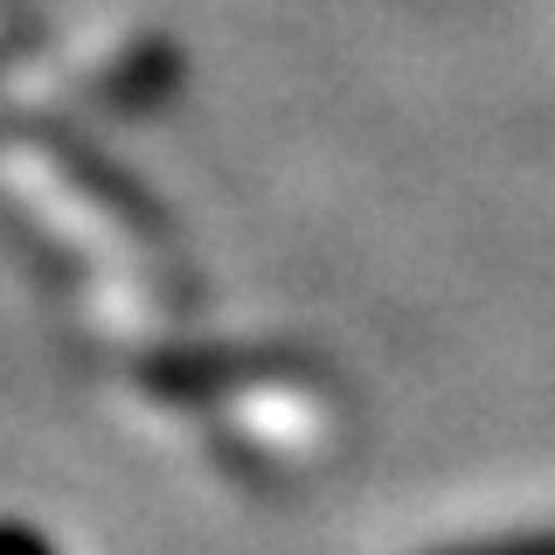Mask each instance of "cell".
Here are the masks:
<instances>
[{"instance_id":"7a4b0ae2","label":"cell","mask_w":555,"mask_h":555,"mask_svg":"<svg viewBox=\"0 0 555 555\" xmlns=\"http://www.w3.org/2000/svg\"><path fill=\"white\" fill-rule=\"evenodd\" d=\"M0 555H56L49 534H35L28 520H0Z\"/></svg>"},{"instance_id":"6da1fadb","label":"cell","mask_w":555,"mask_h":555,"mask_svg":"<svg viewBox=\"0 0 555 555\" xmlns=\"http://www.w3.org/2000/svg\"><path fill=\"white\" fill-rule=\"evenodd\" d=\"M438 555H555V528L500 534V542H465V548H438Z\"/></svg>"}]
</instances>
